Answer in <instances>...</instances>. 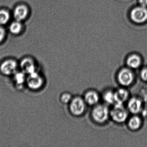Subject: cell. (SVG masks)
<instances>
[{
	"label": "cell",
	"instance_id": "4fadbf2b",
	"mask_svg": "<svg viewBox=\"0 0 147 147\" xmlns=\"http://www.w3.org/2000/svg\"><path fill=\"white\" fill-rule=\"evenodd\" d=\"M21 67L25 73L30 74L35 71V66L34 61L30 58L24 59L21 63Z\"/></svg>",
	"mask_w": 147,
	"mask_h": 147
},
{
	"label": "cell",
	"instance_id": "52a82bcc",
	"mask_svg": "<svg viewBox=\"0 0 147 147\" xmlns=\"http://www.w3.org/2000/svg\"><path fill=\"white\" fill-rule=\"evenodd\" d=\"M28 86L32 89H37L41 87L43 83V80L40 75L36 72L29 74L27 79Z\"/></svg>",
	"mask_w": 147,
	"mask_h": 147
},
{
	"label": "cell",
	"instance_id": "7a4b0ae2",
	"mask_svg": "<svg viewBox=\"0 0 147 147\" xmlns=\"http://www.w3.org/2000/svg\"><path fill=\"white\" fill-rule=\"evenodd\" d=\"M110 117L115 123H123L128 119L129 111L124 105L115 104L110 110Z\"/></svg>",
	"mask_w": 147,
	"mask_h": 147
},
{
	"label": "cell",
	"instance_id": "ffe728a7",
	"mask_svg": "<svg viewBox=\"0 0 147 147\" xmlns=\"http://www.w3.org/2000/svg\"><path fill=\"white\" fill-rule=\"evenodd\" d=\"M140 76L142 80L147 82V67L142 69L140 72Z\"/></svg>",
	"mask_w": 147,
	"mask_h": 147
},
{
	"label": "cell",
	"instance_id": "ba28073f",
	"mask_svg": "<svg viewBox=\"0 0 147 147\" xmlns=\"http://www.w3.org/2000/svg\"><path fill=\"white\" fill-rule=\"evenodd\" d=\"M83 98L87 105L94 106L98 104L100 97L97 91L90 90L85 93Z\"/></svg>",
	"mask_w": 147,
	"mask_h": 147
},
{
	"label": "cell",
	"instance_id": "3957f363",
	"mask_svg": "<svg viewBox=\"0 0 147 147\" xmlns=\"http://www.w3.org/2000/svg\"><path fill=\"white\" fill-rule=\"evenodd\" d=\"M135 80V75L133 69L126 67L121 68L117 75L118 83L123 87L131 86Z\"/></svg>",
	"mask_w": 147,
	"mask_h": 147
},
{
	"label": "cell",
	"instance_id": "9a60e30c",
	"mask_svg": "<svg viewBox=\"0 0 147 147\" xmlns=\"http://www.w3.org/2000/svg\"><path fill=\"white\" fill-rule=\"evenodd\" d=\"M103 98L107 105H114L115 103L114 92L111 90H107L104 93Z\"/></svg>",
	"mask_w": 147,
	"mask_h": 147
},
{
	"label": "cell",
	"instance_id": "277c9868",
	"mask_svg": "<svg viewBox=\"0 0 147 147\" xmlns=\"http://www.w3.org/2000/svg\"><path fill=\"white\" fill-rule=\"evenodd\" d=\"M69 110L73 116L80 117L84 114L87 106L83 97H74L69 104Z\"/></svg>",
	"mask_w": 147,
	"mask_h": 147
},
{
	"label": "cell",
	"instance_id": "5bb4252c",
	"mask_svg": "<svg viewBox=\"0 0 147 147\" xmlns=\"http://www.w3.org/2000/svg\"><path fill=\"white\" fill-rule=\"evenodd\" d=\"M28 10L26 7L24 5H19L17 7L14 11L13 16L17 21L24 20L27 15Z\"/></svg>",
	"mask_w": 147,
	"mask_h": 147
},
{
	"label": "cell",
	"instance_id": "8fae6325",
	"mask_svg": "<svg viewBox=\"0 0 147 147\" xmlns=\"http://www.w3.org/2000/svg\"><path fill=\"white\" fill-rule=\"evenodd\" d=\"M114 92L115 102L114 104L124 105V103L129 100V92L125 88H118Z\"/></svg>",
	"mask_w": 147,
	"mask_h": 147
},
{
	"label": "cell",
	"instance_id": "2e32d148",
	"mask_svg": "<svg viewBox=\"0 0 147 147\" xmlns=\"http://www.w3.org/2000/svg\"><path fill=\"white\" fill-rule=\"evenodd\" d=\"M22 25L20 21H17L13 22L10 26V30L13 34H18L21 31Z\"/></svg>",
	"mask_w": 147,
	"mask_h": 147
},
{
	"label": "cell",
	"instance_id": "e0dca14e",
	"mask_svg": "<svg viewBox=\"0 0 147 147\" xmlns=\"http://www.w3.org/2000/svg\"><path fill=\"white\" fill-rule=\"evenodd\" d=\"M10 15L5 10L0 11V24L4 25L7 24L9 20Z\"/></svg>",
	"mask_w": 147,
	"mask_h": 147
},
{
	"label": "cell",
	"instance_id": "7402d4cb",
	"mask_svg": "<svg viewBox=\"0 0 147 147\" xmlns=\"http://www.w3.org/2000/svg\"><path fill=\"white\" fill-rule=\"evenodd\" d=\"M140 6L147 7V0H139Z\"/></svg>",
	"mask_w": 147,
	"mask_h": 147
},
{
	"label": "cell",
	"instance_id": "8992f818",
	"mask_svg": "<svg viewBox=\"0 0 147 147\" xmlns=\"http://www.w3.org/2000/svg\"><path fill=\"white\" fill-rule=\"evenodd\" d=\"M142 109V102L138 97H133L129 99L127 103L128 111L133 114H137Z\"/></svg>",
	"mask_w": 147,
	"mask_h": 147
},
{
	"label": "cell",
	"instance_id": "5b68a950",
	"mask_svg": "<svg viewBox=\"0 0 147 147\" xmlns=\"http://www.w3.org/2000/svg\"><path fill=\"white\" fill-rule=\"evenodd\" d=\"M132 21L138 24H143L147 22V7H138L133 9L131 13Z\"/></svg>",
	"mask_w": 147,
	"mask_h": 147
},
{
	"label": "cell",
	"instance_id": "d6986e66",
	"mask_svg": "<svg viewBox=\"0 0 147 147\" xmlns=\"http://www.w3.org/2000/svg\"><path fill=\"white\" fill-rule=\"evenodd\" d=\"M25 77L24 74L22 73H18L15 76V80L17 83L19 84H21L24 83L25 80Z\"/></svg>",
	"mask_w": 147,
	"mask_h": 147
},
{
	"label": "cell",
	"instance_id": "30bf717a",
	"mask_svg": "<svg viewBox=\"0 0 147 147\" xmlns=\"http://www.w3.org/2000/svg\"><path fill=\"white\" fill-rule=\"evenodd\" d=\"M142 60L140 56L132 54L127 57L126 61L127 67L132 69L139 68L142 64Z\"/></svg>",
	"mask_w": 147,
	"mask_h": 147
},
{
	"label": "cell",
	"instance_id": "6da1fadb",
	"mask_svg": "<svg viewBox=\"0 0 147 147\" xmlns=\"http://www.w3.org/2000/svg\"><path fill=\"white\" fill-rule=\"evenodd\" d=\"M110 110L106 104H98L94 106L91 111V117L95 123L104 124L110 117Z\"/></svg>",
	"mask_w": 147,
	"mask_h": 147
},
{
	"label": "cell",
	"instance_id": "ac0fdd59",
	"mask_svg": "<svg viewBox=\"0 0 147 147\" xmlns=\"http://www.w3.org/2000/svg\"><path fill=\"white\" fill-rule=\"evenodd\" d=\"M73 97L69 93L65 92L61 96V100L64 104H69L73 99Z\"/></svg>",
	"mask_w": 147,
	"mask_h": 147
},
{
	"label": "cell",
	"instance_id": "44dd1931",
	"mask_svg": "<svg viewBox=\"0 0 147 147\" xmlns=\"http://www.w3.org/2000/svg\"><path fill=\"white\" fill-rule=\"evenodd\" d=\"M5 31L2 27L0 26V42L2 41L5 36Z\"/></svg>",
	"mask_w": 147,
	"mask_h": 147
},
{
	"label": "cell",
	"instance_id": "9c48e42d",
	"mask_svg": "<svg viewBox=\"0 0 147 147\" xmlns=\"http://www.w3.org/2000/svg\"><path fill=\"white\" fill-rule=\"evenodd\" d=\"M17 63L13 60H8L5 61L0 67V70L2 74L9 75L13 74L17 68Z\"/></svg>",
	"mask_w": 147,
	"mask_h": 147
},
{
	"label": "cell",
	"instance_id": "7c38bea8",
	"mask_svg": "<svg viewBox=\"0 0 147 147\" xmlns=\"http://www.w3.org/2000/svg\"><path fill=\"white\" fill-rule=\"evenodd\" d=\"M128 128L131 131H137L142 127V119L137 114H133V116L127 119Z\"/></svg>",
	"mask_w": 147,
	"mask_h": 147
}]
</instances>
